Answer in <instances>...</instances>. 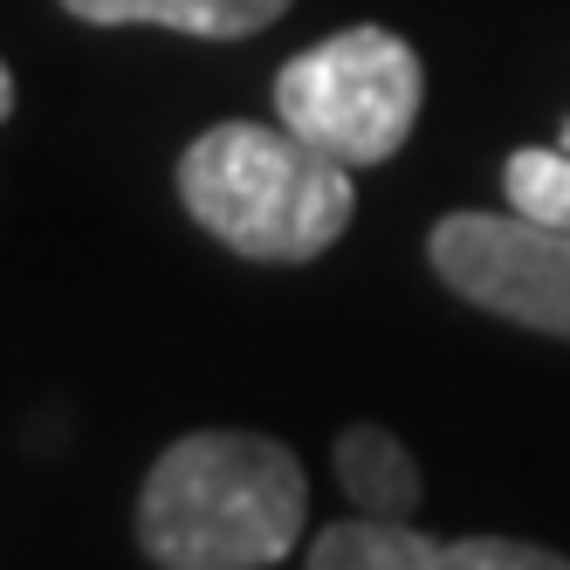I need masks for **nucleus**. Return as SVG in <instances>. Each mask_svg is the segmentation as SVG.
I'll use <instances>...</instances> for the list:
<instances>
[{
    "instance_id": "1",
    "label": "nucleus",
    "mask_w": 570,
    "mask_h": 570,
    "mask_svg": "<svg viewBox=\"0 0 570 570\" xmlns=\"http://www.w3.org/2000/svg\"><path fill=\"white\" fill-rule=\"evenodd\" d=\"M309 481L268 433H186L138 488V550L158 570H268L303 543Z\"/></svg>"
},
{
    "instance_id": "2",
    "label": "nucleus",
    "mask_w": 570,
    "mask_h": 570,
    "mask_svg": "<svg viewBox=\"0 0 570 570\" xmlns=\"http://www.w3.org/2000/svg\"><path fill=\"white\" fill-rule=\"evenodd\" d=\"M179 199L220 248L296 268L337 248L357 214L351 166L289 125H207L179 158Z\"/></svg>"
},
{
    "instance_id": "3",
    "label": "nucleus",
    "mask_w": 570,
    "mask_h": 570,
    "mask_svg": "<svg viewBox=\"0 0 570 570\" xmlns=\"http://www.w3.org/2000/svg\"><path fill=\"white\" fill-rule=\"evenodd\" d=\"M426 97V69L413 42L379 21H357L275 69V117L351 173L385 166L413 138Z\"/></svg>"
},
{
    "instance_id": "4",
    "label": "nucleus",
    "mask_w": 570,
    "mask_h": 570,
    "mask_svg": "<svg viewBox=\"0 0 570 570\" xmlns=\"http://www.w3.org/2000/svg\"><path fill=\"white\" fill-rule=\"evenodd\" d=\"M426 262L454 296L522 331L570 337V227L529 214H446L426 234Z\"/></svg>"
},
{
    "instance_id": "5",
    "label": "nucleus",
    "mask_w": 570,
    "mask_h": 570,
    "mask_svg": "<svg viewBox=\"0 0 570 570\" xmlns=\"http://www.w3.org/2000/svg\"><path fill=\"white\" fill-rule=\"evenodd\" d=\"M90 28H179L199 42H240L289 14V0H62Z\"/></svg>"
},
{
    "instance_id": "6",
    "label": "nucleus",
    "mask_w": 570,
    "mask_h": 570,
    "mask_svg": "<svg viewBox=\"0 0 570 570\" xmlns=\"http://www.w3.org/2000/svg\"><path fill=\"white\" fill-rule=\"evenodd\" d=\"M440 550L446 543L426 537L413 515H351L316 529L303 570H433Z\"/></svg>"
},
{
    "instance_id": "7",
    "label": "nucleus",
    "mask_w": 570,
    "mask_h": 570,
    "mask_svg": "<svg viewBox=\"0 0 570 570\" xmlns=\"http://www.w3.org/2000/svg\"><path fill=\"white\" fill-rule=\"evenodd\" d=\"M337 481H344L351 509H364V515H413L420 509V461L385 426L337 433Z\"/></svg>"
},
{
    "instance_id": "8",
    "label": "nucleus",
    "mask_w": 570,
    "mask_h": 570,
    "mask_svg": "<svg viewBox=\"0 0 570 570\" xmlns=\"http://www.w3.org/2000/svg\"><path fill=\"white\" fill-rule=\"evenodd\" d=\"M502 193L509 207L543 220V227H570V145H522L502 166Z\"/></svg>"
},
{
    "instance_id": "9",
    "label": "nucleus",
    "mask_w": 570,
    "mask_h": 570,
    "mask_svg": "<svg viewBox=\"0 0 570 570\" xmlns=\"http://www.w3.org/2000/svg\"><path fill=\"white\" fill-rule=\"evenodd\" d=\"M433 570H570V557L543 543H515V537H461L440 550Z\"/></svg>"
},
{
    "instance_id": "10",
    "label": "nucleus",
    "mask_w": 570,
    "mask_h": 570,
    "mask_svg": "<svg viewBox=\"0 0 570 570\" xmlns=\"http://www.w3.org/2000/svg\"><path fill=\"white\" fill-rule=\"evenodd\" d=\"M8 110H14V76H8V62H0V125H8Z\"/></svg>"
}]
</instances>
